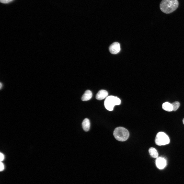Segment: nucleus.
<instances>
[{"label":"nucleus","mask_w":184,"mask_h":184,"mask_svg":"<svg viewBox=\"0 0 184 184\" xmlns=\"http://www.w3.org/2000/svg\"><path fill=\"white\" fill-rule=\"evenodd\" d=\"M162 108L164 110L168 112L173 111V107L171 103L168 102L164 103L162 105Z\"/></svg>","instance_id":"10"},{"label":"nucleus","mask_w":184,"mask_h":184,"mask_svg":"<svg viewBox=\"0 0 184 184\" xmlns=\"http://www.w3.org/2000/svg\"><path fill=\"white\" fill-rule=\"evenodd\" d=\"M120 44L117 42L113 43L110 46L109 48L110 52L113 54L118 53L120 51Z\"/></svg>","instance_id":"5"},{"label":"nucleus","mask_w":184,"mask_h":184,"mask_svg":"<svg viewBox=\"0 0 184 184\" xmlns=\"http://www.w3.org/2000/svg\"><path fill=\"white\" fill-rule=\"evenodd\" d=\"M108 95V92L104 90H101L97 93L96 98L98 100H101L107 97Z\"/></svg>","instance_id":"7"},{"label":"nucleus","mask_w":184,"mask_h":184,"mask_svg":"<svg viewBox=\"0 0 184 184\" xmlns=\"http://www.w3.org/2000/svg\"><path fill=\"white\" fill-rule=\"evenodd\" d=\"M178 5L177 0H163L160 4V8L162 12L168 14L175 11Z\"/></svg>","instance_id":"1"},{"label":"nucleus","mask_w":184,"mask_h":184,"mask_svg":"<svg viewBox=\"0 0 184 184\" xmlns=\"http://www.w3.org/2000/svg\"><path fill=\"white\" fill-rule=\"evenodd\" d=\"M156 166L159 169L164 168L166 166V162L164 158L161 157H157L155 161Z\"/></svg>","instance_id":"6"},{"label":"nucleus","mask_w":184,"mask_h":184,"mask_svg":"<svg viewBox=\"0 0 184 184\" xmlns=\"http://www.w3.org/2000/svg\"><path fill=\"white\" fill-rule=\"evenodd\" d=\"M92 96L91 91L88 90H87L82 96L81 99L84 101H87L90 100Z\"/></svg>","instance_id":"8"},{"label":"nucleus","mask_w":184,"mask_h":184,"mask_svg":"<svg viewBox=\"0 0 184 184\" xmlns=\"http://www.w3.org/2000/svg\"><path fill=\"white\" fill-rule=\"evenodd\" d=\"M173 107V111H176L179 108L180 105L179 102L178 101H175L171 103Z\"/></svg>","instance_id":"12"},{"label":"nucleus","mask_w":184,"mask_h":184,"mask_svg":"<svg viewBox=\"0 0 184 184\" xmlns=\"http://www.w3.org/2000/svg\"><path fill=\"white\" fill-rule=\"evenodd\" d=\"M2 84L1 83H0V88L1 89L2 88Z\"/></svg>","instance_id":"16"},{"label":"nucleus","mask_w":184,"mask_h":184,"mask_svg":"<svg viewBox=\"0 0 184 184\" xmlns=\"http://www.w3.org/2000/svg\"><path fill=\"white\" fill-rule=\"evenodd\" d=\"M155 141L156 144L158 146H161L169 144L170 142V139L166 134L161 132L157 134Z\"/></svg>","instance_id":"4"},{"label":"nucleus","mask_w":184,"mask_h":184,"mask_svg":"<svg viewBox=\"0 0 184 184\" xmlns=\"http://www.w3.org/2000/svg\"><path fill=\"white\" fill-rule=\"evenodd\" d=\"M13 0H0V1L2 3L6 4L8 3Z\"/></svg>","instance_id":"13"},{"label":"nucleus","mask_w":184,"mask_h":184,"mask_svg":"<svg viewBox=\"0 0 184 184\" xmlns=\"http://www.w3.org/2000/svg\"><path fill=\"white\" fill-rule=\"evenodd\" d=\"M0 160L1 162L4 159V155H3V154H2L1 153H0Z\"/></svg>","instance_id":"15"},{"label":"nucleus","mask_w":184,"mask_h":184,"mask_svg":"<svg viewBox=\"0 0 184 184\" xmlns=\"http://www.w3.org/2000/svg\"><path fill=\"white\" fill-rule=\"evenodd\" d=\"M121 103V100L116 97L110 96L107 97L104 101V106L108 110H113L114 106L119 105Z\"/></svg>","instance_id":"3"},{"label":"nucleus","mask_w":184,"mask_h":184,"mask_svg":"<svg viewBox=\"0 0 184 184\" xmlns=\"http://www.w3.org/2000/svg\"><path fill=\"white\" fill-rule=\"evenodd\" d=\"M149 153L151 156L154 158H157L158 155L157 150L154 148L151 147L148 150Z\"/></svg>","instance_id":"11"},{"label":"nucleus","mask_w":184,"mask_h":184,"mask_svg":"<svg viewBox=\"0 0 184 184\" xmlns=\"http://www.w3.org/2000/svg\"><path fill=\"white\" fill-rule=\"evenodd\" d=\"M182 122H183V124H184V118H183V119Z\"/></svg>","instance_id":"17"},{"label":"nucleus","mask_w":184,"mask_h":184,"mask_svg":"<svg viewBox=\"0 0 184 184\" xmlns=\"http://www.w3.org/2000/svg\"><path fill=\"white\" fill-rule=\"evenodd\" d=\"M0 170L1 171H2L4 169V166L3 164L1 162H0Z\"/></svg>","instance_id":"14"},{"label":"nucleus","mask_w":184,"mask_h":184,"mask_svg":"<svg viewBox=\"0 0 184 184\" xmlns=\"http://www.w3.org/2000/svg\"><path fill=\"white\" fill-rule=\"evenodd\" d=\"M113 135L115 138L117 140L124 141L129 138V133L128 131L125 128L118 127L114 130Z\"/></svg>","instance_id":"2"},{"label":"nucleus","mask_w":184,"mask_h":184,"mask_svg":"<svg viewBox=\"0 0 184 184\" xmlns=\"http://www.w3.org/2000/svg\"><path fill=\"white\" fill-rule=\"evenodd\" d=\"M82 125L83 130L85 131H88L89 130L90 126V123L89 120L87 118H85L83 120Z\"/></svg>","instance_id":"9"}]
</instances>
